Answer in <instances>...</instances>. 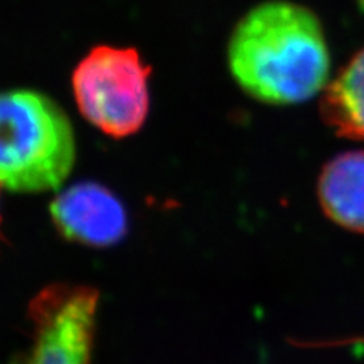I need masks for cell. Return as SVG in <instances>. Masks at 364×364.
Masks as SVG:
<instances>
[{
    "instance_id": "5",
    "label": "cell",
    "mask_w": 364,
    "mask_h": 364,
    "mask_svg": "<svg viewBox=\"0 0 364 364\" xmlns=\"http://www.w3.org/2000/svg\"><path fill=\"white\" fill-rule=\"evenodd\" d=\"M317 200L337 226L364 234V151L329 159L317 179Z\"/></svg>"
},
{
    "instance_id": "1",
    "label": "cell",
    "mask_w": 364,
    "mask_h": 364,
    "mask_svg": "<svg viewBox=\"0 0 364 364\" xmlns=\"http://www.w3.org/2000/svg\"><path fill=\"white\" fill-rule=\"evenodd\" d=\"M228 65L247 96L287 107L322 95L331 56L322 21L310 8L270 0L237 23L228 44Z\"/></svg>"
},
{
    "instance_id": "7",
    "label": "cell",
    "mask_w": 364,
    "mask_h": 364,
    "mask_svg": "<svg viewBox=\"0 0 364 364\" xmlns=\"http://www.w3.org/2000/svg\"><path fill=\"white\" fill-rule=\"evenodd\" d=\"M0 223H2V215H0Z\"/></svg>"
},
{
    "instance_id": "3",
    "label": "cell",
    "mask_w": 364,
    "mask_h": 364,
    "mask_svg": "<svg viewBox=\"0 0 364 364\" xmlns=\"http://www.w3.org/2000/svg\"><path fill=\"white\" fill-rule=\"evenodd\" d=\"M149 77L151 67L135 49L96 46L72 75L79 112L105 135L129 136L149 114Z\"/></svg>"
},
{
    "instance_id": "6",
    "label": "cell",
    "mask_w": 364,
    "mask_h": 364,
    "mask_svg": "<svg viewBox=\"0 0 364 364\" xmlns=\"http://www.w3.org/2000/svg\"><path fill=\"white\" fill-rule=\"evenodd\" d=\"M321 116L341 139L364 141V48L323 90Z\"/></svg>"
},
{
    "instance_id": "2",
    "label": "cell",
    "mask_w": 364,
    "mask_h": 364,
    "mask_svg": "<svg viewBox=\"0 0 364 364\" xmlns=\"http://www.w3.org/2000/svg\"><path fill=\"white\" fill-rule=\"evenodd\" d=\"M75 159L70 119L52 97L25 88L0 93V187L16 193L56 190Z\"/></svg>"
},
{
    "instance_id": "4",
    "label": "cell",
    "mask_w": 364,
    "mask_h": 364,
    "mask_svg": "<svg viewBox=\"0 0 364 364\" xmlns=\"http://www.w3.org/2000/svg\"><path fill=\"white\" fill-rule=\"evenodd\" d=\"M50 218L68 242L109 247L128 232V215L119 198L96 182H79L50 203Z\"/></svg>"
}]
</instances>
